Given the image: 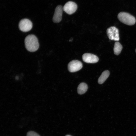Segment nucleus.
<instances>
[{
  "label": "nucleus",
  "instance_id": "f257e3e1",
  "mask_svg": "<svg viewBox=\"0 0 136 136\" xmlns=\"http://www.w3.org/2000/svg\"><path fill=\"white\" fill-rule=\"evenodd\" d=\"M24 43L26 49L29 52H35L39 48L38 39L34 35H29L27 36L25 39Z\"/></svg>",
  "mask_w": 136,
  "mask_h": 136
},
{
  "label": "nucleus",
  "instance_id": "f03ea898",
  "mask_svg": "<svg viewBox=\"0 0 136 136\" xmlns=\"http://www.w3.org/2000/svg\"><path fill=\"white\" fill-rule=\"evenodd\" d=\"M118 18L121 22L128 25H133L136 22L134 17L126 12H122L119 13L118 15Z\"/></svg>",
  "mask_w": 136,
  "mask_h": 136
},
{
  "label": "nucleus",
  "instance_id": "7ed1b4c3",
  "mask_svg": "<svg viewBox=\"0 0 136 136\" xmlns=\"http://www.w3.org/2000/svg\"><path fill=\"white\" fill-rule=\"evenodd\" d=\"M32 27V23L29 19L24 18L21 20L19 24L20 30L23 32H26L30 30Z\"/></svg>",
  "mask_w": 136,
  "mask_h": 136
},
{
  "label": "nucleus",
  "instance_id": "20e7f679",
  "mask_svg": "<svg viewBox=\"0 0 136 136\" xmlns=\"http://www.w3.org/2000/svg\"><path fill=\"white\" fill-rule=\"evenodd\" d=\"M107 33L109 38L112 40L118 41L119 40L118 29L115 26H111L107 30Z\"/></svg>",
  "mask_w": 136,
  "mask_h": 136
},
{
  "label": "nucleus",
  "instance_id": "39448f33",
  "mask_svg": "<svg viewBox=\"0 0 136 136\" xmlns=\"http://www.w3.org/2000/svg\"><path fill=\"white\" fill-rule=\"evenodd\" d=\"M82 66V64L81 61L77 60H74L69 63L68 69L70 72H74L80 70Z\"/></svg>",
  "mask_w": 136,
  "mask_h": 136
},
{
  "label": "nucleus",
  "instance_id": "423d86ee",
  "mask_svg": "<svg viewBox=\"0 0 136 136\" xmlns=\"http://www.w3.org/2000/svg\"><path fill=\"white\" fill-rule=\"evenodd\" d=\"M77 8L76 4L74 2H67L63 7V10L67 14L71 15L75 13Z\"/></svg>",
  "mask_w": 136,
  "mask_h": 136
},
{
  "label": "nucleus",
  "instance_id": "0eeeda50",
  "mask_svg": "<svg viewBox=\"0 0 136 136\" xmlns=\"http://www.w3.org/2000/svg\"><path fill=\"white\" fill-rule=\"evenodd\" d=\"M63 7L61 5H58L55 9L53 17V20L55 23L60 22L61 20Z\"/></svg>",
  "mask_w": 136,
  "mask_h": 136
},
{
  "label": "nucleus",
  "instance_id": "6e6552de",
  "mask_svg": "<svg viewBox=\"0 0 136 136\" xmlns=\"http://www.w3.org/2000/svg\"><path fill=\"white\" fill-rule=\"evenodd\" d=\"M83 60L88 63H94L97 62L99 58L96 55L90 53H85L82 55Z\"/></svg>",
  "mask_w": 136,
  "mask_h": 136
},
{
  "label": "nucleus",
  "instance_id": "1a4fd4ad",
  "mask_svg": "<svg viewBox=\"0 0 136 136\" xmlns=\"http://www.w3.org/2000/svg\"><path fill=\"white\" fill-rule=\"evenodd\" d=\"M110 75V72L108 70L104 71L99 77L98 82L99 84H101L103 83L108 78Z\"/></svg>",
  "mask_w": 136,
  "mask_h": 136
},
{
  "label": "nucleus",
  "instance_id": "9d476101",
  "mask_svg": "<svg viewBox=\"0 0 136 136\" xmlns=\"http://www.w3.org/2000/svg\"><path fill=\"white\" fill-rule=\"evenodd\" d=\"M87 89L88 86L87 84L84 83H81L78 86L77 92L80 94H83L86 91Z\"/></svg>",
  "mask_w": 136,
  "mask_h": 136
},
{
  "label": "nucleus",
  "instance_id": "9b49d317",
  "mask_svg": "<svg viewBox=\"0 0 136 136\" xmlns=\"http://www.w3.org/2000/svg\"><path fill=\"white\" fill-rule=\"evenodd\" d=\"M122 49V46L121 44L118 42L115 43L113 50L114 54L116 55H119Z\"/></svg>",
  "mask_w": 136,
  "mask_h": 136
},
{
  "label": "nucleus",
  "instance_id": "f8f14e48",
  "mask_svg": "<svg viewBox=\"0 0 136 136\" xmlns=\"http://www.w3.org/2000/svg\"><path fill=\"white\" fill-rule=\"evenodd\" d=\"M26 136H40L38 134L33 131H30L27 132Z\"/></svg>",
  "mask_w": 136,
  "mask_h": 136
},
{
  "label": "nucleus",
  "instance_id": "ddd939ff",
  "mask_svg": "<svg viewBox=\"0 0 136 136\" xmlns=\"http://www.w3.org/2000/svg\"><path fill=\"white\" fill-rule=\"evenodd\" d=\"M65 136H72L69 135H66Z\"/></svg>",
  "mask_w": 136,
  "mask_h": 136
},
{
  "label": "nucleus",
  "instance_id": "4468645a",
  "mask_svg": "<svg viewBox=\"0 0 136 136\" xmlns=\"http://www.w3.org/2000/svg\"><path fill=\"white\" fill-rule=\"evenodd\" d=\"M135 52L136 53V49H135Z\"/></svg>",
  "mask_w": 136,
  "mask_h": 136
}]
</instances>
